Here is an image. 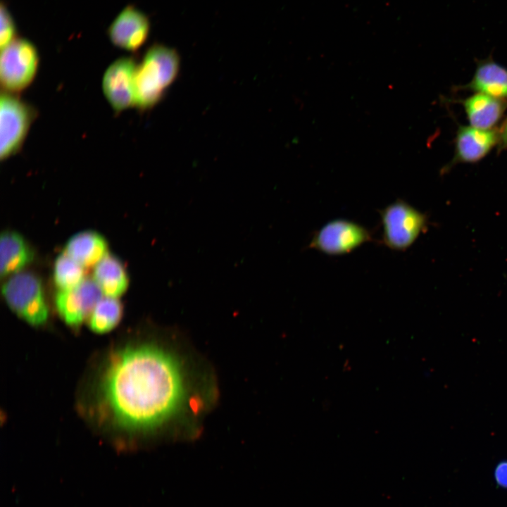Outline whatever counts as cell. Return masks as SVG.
Wrapping results in <instances>:
<instances>
[{
    "instance_id": "cell-17",
    "label": "cell",
    "mask_w": 507,
    "mask_h": 507,
    "mask_svg": "<svg viewBox=\"0 0 507 507\" xmlns=\"http://www.w3.org/2000/svg\"><path fill=\"white\" fill-rule=\"evenodd\" d=\"M123 311V305L116 298H102L88 319L89 326L97 333L109 332L120 322Z\"/></svg>"
},
{
    "instance_id": "cell-10",
    "label": "cell",
    "mask_w": 507,
    "mask_h": 507,
    "mask_svg": "<svg viewBox=\"0 0 507 507\" xmlns=\"http://www.w3.org/2000/svg\"><path fill=\"white\" fill-rule=\"evenodd\" d=\"M499 138V128L482 130L470 125H459L454 140V154L444 170L458 163L481 161L498 145Z\"/></svg>"
},
{
    "instance_id": "cell-2",
    "label": "cell",
    "mask_w": 507,
    "mask_h": 507,
    "mask_svg": "<svg viewBox=\"0 0 507 507\" xmlns=\"http://www.w3.org/2000/svg\"><path fill=\"white\" fill-rule=\"evenodd\" d=\"M180 59L176 51L154 45L137 65L134 76L135 106L146 109L156 105L176 77Z\"/></svg>"
},
{
    "instance_id": "cell-12",
    "label": "cell",
    "mask_w": 507,
    "mask_h": 507,
    "mask_svg": "<svg viewBox=\"0 0 507 507\" xmlns=\"http://www.w3.org/2000/svg\"><path fill=\"white\" fill-rule=\"evenodd\" d=\"M456 101L463 107L470 125L482 130L496 128L507 110L506 100L479 92Z\"/></svg>"
},
{
    "instance_id": "cell-16",
    "label": "cell",
    "mask_w": 507,
    "mask_h": 507,
    "mask_svg": "<svg viewBox=\"0 0 507 507\" xmlns=\"http://www.w3.org/2000/svg\"><path fill=\"white\" fill-rule=\"evenodd\" d=\"M93 277L103 294L109 297L121 296L129 284L128 275L123 263L109 253L96 265Z\"/></svg>"
},
{
    "instance_id": "cell-9",
    "label": "cell",
    "mask_w": 507,
    "mask_h": 507,
    "mask_svg": "<svg viewBox=\"0 0 507 507\" xmlns=\"http://www.w3.org/2000/svg\"><path fill=\"white\" fill-rule=\"evenodd\" d=\"M135 61L121 57L106 69L102 80V89L112 108L118 113L135 106Z\"/></svg>"
},
{
    "instance_id": "cell-7",
    "label": "cell",
    "mask_w": 507,
    "mask_h": 507,
    "mask_svg": "<svg viewBox=\"0 0 507 507\" xmlns=\"http://www.w3.org/2000/svg\"><path fill=\"white\" fill-rule=\"evenodd\" d=\"M372 239L371 232L365 227L351 220L336 219L314 233L309 247L327 255L339 256Z\"/></svg>"
},
{
    "instance_id": "cell-20",
    "label": "cell",
    "mask_w": 507,
    "mask_h": 507,
    "mask_svg": "<svg viewBox=\"0 0 507 507\" xmlns=\"http://www.w3.org/2000/svg\"><path fill=\"white\" fill-rule=\"evenodd\" d=\"M494 475L496 484L507 489V460L502 461L496 465Z\"/></svg>"
},
{
    "instance_id": "cell-19",
    "label": "cell",
    "mask_w": 507,
    "mask_h": 507,
    "mask_svg": "<svg viewBox=\"0 0 507 507\" xmlns=\"http://www.w3.org/2000/svg\"><path fill=\"white\" fill-rule=\"evenodd\" d=\"M0 19V45L1 49H2L15 39L16 33L13 19L7 7L3 3L1 4Z\"/></svg>"
},
{
    "instance_id": "cell-14",
    "label": "cell",
    "mask_w": 507,
    "mask_h": 507,
    "mask_svg": "<svg viewBox=\"0 0 507 507\" xmlns=\"http://www.w3.org/2000/svg\"><path fill=\"white\" fill-rule=\"evenodd\" d=\"M1 277L20 272L34 258V251L25 239L18 232L4 231L0 242Z\"/></svg>"
},
{
    "instance_id": "cell-15",
    "label": "cell",
    "mask_w": 507,
    "mask_h": 507,
    "mask_svg": "<svg viewBox=\"0 0 507 507\" xmlns=\"http://www.w3.org/2000/svg\"><path fill=\"white\" fill-rule=\"evenodd\" d=\"M105 238L99 233L87 230L70 237L64 252L83 267L96 265L108 253Z\"/></svg>"
},
{
    "instance_id": "cell-13",
    "label": "cell",
    "mask_w": 507,
    "mask_h": 507,
    "mask_svg": "<svg viewBox=\"0 0 507 507\" xmlns=\"http://www.w3.org/2000/svg\"><path fill=\"white\" fill-rule=\"evenodd\" d=\"M479 92L507 101V69L492 57L479 61L471 80L456 89Z\"/></svg>"
},
{
    "instance_id": "cell-4",
    "label": "cell",
    "mask_w": 507,
    "mask_h": 507,
    "mask_svg": "<svg viewBox=\"0 0 507 507\" xmlns=\"http://www.w3.org/2000/svg\"><path fill=\"white\" fill-rule=\"evenodd\" d=\"M382 242L394 251H405L417 239L427 226L425 214L397 199L380 211Z\"/></svg>"
},
{
    "instance_id": "cell-6",
    "label": "cell",
    "mask_w": 507,
    "mask_h": 507,
    "mask_svg": "<svg viewBox=\"0 0 507 507\" xmlns=\"http://www.w3.org/2000/svg\"><path fill=\"white\" fill-rule=\"evenodd\" d=\"M36 117L33 107L13 94L2 92L0 99V158L6 160L22 147Z\"/></svg>"
},
{
    "instance_id": "cell-8",
    "label": "cell",
    "mask_w": 507,
    "mask_h": 507,
    "mask_svg": "<svg viewBox=\"0 0 507 507\" xmlns=\"http://www.w3.org/2000/svg\"><path fill=\"white\" fill-rule=\"evenodd\" d=\"M103 292L96 282L84 279L76 287L58 290L55 297L56 310L63 321L70 327H79L88 320Z\"/></svg>"
},
{
    "instance_id": "cell-18",
    "label": "cell",
    "mask_w": 507,
    "mask_h": 507,
    "mask_svg": "<svg viewBox=\"0 0 507 507\" xmlns=\"http://www.w3.org/2000/svg\"><path fill=\"white\" fill-rule=\"evenodd\" d=\"M53 277L59 290L71 289L84 280V267L63 252L55 261Z\"/></svg>"
},
{
    "instance_id": "cell-1",
    "label": "cell",
    "mask_w": 507,
    "mask_h": 507,
    "mask_svg": "<svg viewBox=\"0 0 507 507\" xmlns=\"http://www.w3.org/2000/svg\"><path fill=\"white\" fill-rule=\"evenodd\" d=\"M102 392L117 424L142 430L159 426L178 411L185 386L175 357L146 344L126 348L113 356L104 375Z\"/></svg>"
},
{
    "instance_id": "cell-3",
    "label": "cell",
    "mask_w": 507,
    "mask_h": 507,
    "mask_svg": "<svg viewBox=\"0 0 507 507\" xmlns=\"http://www.w3.org/2000/svg\"><path fill=\"white\" fill-rule=\"evenodd\" d=\"M1 292L11 309L32 325L44 324L49 308L40 279L31 272L12 275L3 284Z\"/></svg>"
},
{
    "instance_id": "cell-11",
    "label": "cell",
    "mask_w": 507,
    "mask_h": 507,
    "mask_svg": "<svg viewBox=\"0 0 507 507\" xmlns=\"http://www.w3.org/2000/svg\"><path fill=\"white\" fill-rule=\"evenodd\" d=\"M149 28L147 17L135 7L127 6L110 25L108 35L115 46L134 51L146 42Z\"/></svg>"
},
{
    "instance_id": "cell-5",
    "label": "cell",
    "mask_w": 507,
    "mask_h": 507,
    "mask_svg": "<svg viewBox=\"0 0 507 507\" xmlns=\"http://www.w3.org/2000/svg\"><path fill=\"white\" fill-rule=\"evenodd\" d=\"M35 46L25 39H15L1 49L0 81L4 92L15 94L26 89L33 81L39 66Z\"/></svg>"
},
{
    "instance_id": "cell-21",
    "label": "cell",
    "mask_w": 507,
    "mask_h": 507,
    "mask_svg": "<svg viewBox=\"0 0 507 507\" xmlns=\"http://www.w3.org/2000/svg\"><path fill=\"white\" fill-rule=\"evenodd\" d=\"M499 143L498 151L507 149V119L503 123L500 128H499Z\"/></svg>"
}]
</instances>
